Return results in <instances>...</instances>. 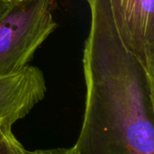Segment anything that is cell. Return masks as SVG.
I'll list each match as a JSON object with an SVG mask.
<instances>
[{
  "label": "cell",
  "instance_id": "6da1fadb",
  "mask_svg": "<svg viewBox=\"0 0 154 154\" xmlns=\"http://www.w3.org/2000/svg\"><path fill=\"white\" fill-rule=\"evenodd\" d=\"M85 112L75 154H154V79L123 44L109 0H86Z\"/></svg>",
  "mask_w": 154,
  "mask_h": 154
},
{
  "label": "cell",
  "instance_id": "7a4b0ae2",
  "mask_svg": "<svg viewBox=\"0 0 154 154\" xmlns=\"http://www.w3.org/2000/svg\"><path fill=\"white\" fill-rule=\"evenodd\" d=\"M55 0H16L0 20V77L21 70L58 24Z\"/></svg>",
  "mask_w": 154,
  "mask_h": 154
},
{
  "label": "cell",
  "instance_id": "3957f363",
  "mask_svg": "<svg viewBox=\"0 0 154 154\" xmlns=\"http://www.w3.org/2000/svg\"><path fill=\"white\" fill-rule=\"evenodd\" d=\"M125 47L154 79V0H109Z\"/></svg>",
  "mask_w": 154,
  "mask_h": 154
},
{
  "label": "cell",
  "instance_id": "277c9868",
  "mask_svg": "<svg viewBox=\"0 0 154 154\" xmlns=\"http://www.w3.org/2000/svg\"><path fill=\"white\" fill-rule=\"evenodd\" d=\"M47 92L42 71L32 65L0 77V126L25 117Z\"/></svg>",
  "mask_w": 154,
  "mask_h": 154
},
{
  "label": "cell",
  "instance_id": "5b68a950",
  "mask_svg": "<svg viewBox=\"0 0 154 154\" xmlns=\"http://www.w3.org/2000/svg\"><path fill=\"white\" fill-rule=\"evenodd\" d=\"M26 151L14 137L12 125L0 126V154H26Z\"/></svg>",
  "mask_w": 154,
  "mask_h": 154
},
{
  "label": "cell",
  "instance_id": "8992f818",
  "mask_svg": "<svg viewBox=\"0 0 154 154\" xmlns=\"http://www.w3.org/2000/svg\"><path fill=\"white\" fill-rule=\"evenodd\" d=\"M26 154H75L73 148H56L49 150H36L33 152L26 151Z\"/></svg>",
  "mask_w": 154,
  "mask_h": 154
},
{
  "label": "cell",
  "instance_id": "52a82bcc",
  "mask_svg": "<svg viewBox=\"0 0 154 154\" xmlns=\"http://www.w3.org/2000/svg\"><path fill=\"white\" fill-rule=\"evenodd\" d=\"M16 0H0V20L12 8Z\"/></svg>",
  "mask_w": 154,
  "mask_h": 154
}]
</instances>
